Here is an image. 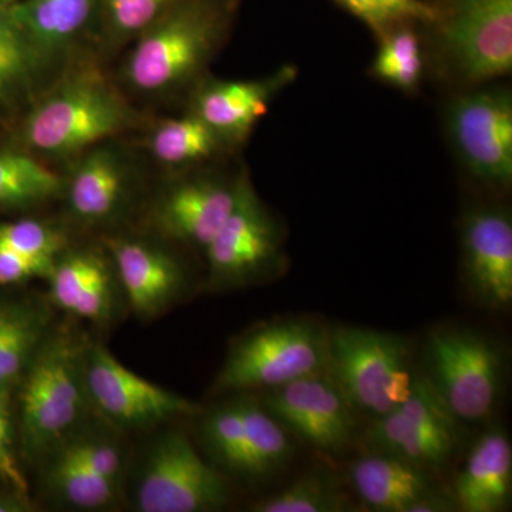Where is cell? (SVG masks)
<instances>
[{
	"label": "cell",
	"instance_id": "6da1fadb",
	"mask_svg": "<svg viewBox=\"0 0 512 512\" xmlns=\"http://www.w3.org/2000/svg\"><path fill=\"white\" fill-rule=\"evenodd\" d=\"M86 343L72 322L53 325L20 380L19 440L32 460L55 453L93 412L84 380Z\"/></svg>",
	"mask_w": 512,
	"mask_h": 512
},
{
	"label": "cell",
	"instance_id": "7a4b0ae2",
	"mask_svg": "<svg viewBox=\"0 0 512 512\" xmlns=\"http://www.w3.org/2000/svg\"><path fill=\"white\" fill-rule=\"evenodd\" d=\"M133 107L97 69L67 74L40 97L22 124L28 150L46 158L82 156L137 123Z\"/></svg>",
	"mask_w": 512,
	"mask_h": 512
},
{
	"label": "cell",
	"instance_id": "3957f363",
	"mask_svg": "<svg viewBox=\"0 0 512 512\" xmlns=\"http://www.w3.org/2000/svg\"><path fill=\"white\" fill-rule=\"evenodd\" d=\"M224 26L218 0H181L134 40L124 67L127 83L150 97L184 89L217 49Z\"/></svg>",
	"mask_w": 512,
	"mask_h": 512
},
{
	"label": "cell",
	"instance_id": "277c9868",
	"mask_svg": "<svg viewBox=\"0 0 512 512\" xmlns=\"http://www.w3.org/2000/svg\"><path fill=\"white\" fill-rule=\"evenodd\" d=\"M329 332L309 318L276 319L239 336L212 392L269 390L328 370Z\"/></svg>",
	"mask_w": 512,
	"mask_h": 512
},
{
	"label": "cell",
	"instance_id": "5b68a950",
	"mask_svg": "<svg viewBox=\"0 0 512 512\" xmlns=\"http://www.w3.org/2000/svg\"><path fill=\"white\" fill-rule=\"evenodd\" d=\"M326 372L357 412L375 417L400 406L416 382L406 339L355 326L330 329Z\"/></svg>",
	"mask_w": 512,
	"mask_h": 512
},
{
	"label": "cell",
	"instance_id": "8992f818",
	"mask_svg": "<svg viewBox=\"0 0 512 512\" xmlns=\"http://www.w3.org/2000/svg\"><path fill=\"white\" fill-rule=\"evenodd\" d=\"M229 495L222 471L181 431H165L151 443L134 483V507L141 512L218 511Z\"/></svg>",
	"mask_w": 512,
	"mask_h": 512
},
{
	"label": "cell",
	"instance_id": "52a82bcc",
	"mask_svg": "<svg viewBox=\"0 0 512 512\" xmlns=\"http://www.w3.org/2000/svg\"><path fill=\"white\" fill-rule=\"evenodd\" d=\"M210 292L264 284L284 268L281 232L248 175H239L234 210L205 249Z\"/></svg>",
	"mask_w": 512,
	"mask_h": 512
},
{
	"label": "cell",
	"instance_id": "ba28073f",
	"mask_svg": "<svg viewBox=\"0 0 512 512\" xmlns=\"http://www.w3.org/2000/svg\"><path fill=\"white\" fill-rule=\"evenodd\" d=\"M434 389L458 421L493 412L503 382V357L493 342L468 329H437L426 346Z\"/></svg>",
	"mask_w": 512,
	"mask_h": 512
},
{
	"label": "cell",
	"instance_id": "9c48e42d",
	"mask_svg": "<svg viewBox=\"0 0 512 512\" xmlns=\"http://www.w3.org/2000/svg\"><path fill=\"white\" fill-rule=\"evenodd\" d=\"M83 365L93 412L117 431H147L202 412L197 403L128 370L101 343L87 339Z\"/></svg>",
	"mask_w": 512,
	"mask_h": 512
},
{
	"label": "cell",
	"instance_id": "30bf717a",
	"mask_svg": "<svg viewBox=\"0 0 512 512\" xmlns=\"http://www.w3.org/2000/svg\"><path fill=\"white\" fill-rule=\"evenodd\" d=\"M363 439L370 451L421 467H440L456 450L458 420L429 377L419 375L410 396L396 409L375 417Z\"/></svg>",
	"mask_w": 512,
	"mask_h": 512
},
{
	"label": "cell",
	"instance_id": "8fae6325",
	"mask_svg": "<svg viewBox=\"0 0 512 512\" xmlns=\"http://www.w3.org/2000/svg\"><path fill=\"white\" fill-rule=\"evenodd\" d=\"M264 392L258 402L266 412L323 453H343L355 441L357 410L328 372L299 377Z\"/></svg>",
	"mask_w": 512,
	"mask_h": 512
},
{
	"label": "cell",
	"instance_id": "7c38bea8",
	"mask_svg": "<svg viewBox=\"0 0 512 512\" xmlns=\"http://www.w3.org/2000/svg\"><path fill=\"white\" fill-rule=\"evenodd\" d=\"M443 39L468 82H485L512 69V0H451Z\"/></svg>",
	"mask_w": 512,
	"mask_h": 512
},
{
	"label": "cell",
	"instance_id": "4fadbf2b",
	"mask_svg": "<svg viewBox=\"0 0 512 512\" xmlns=\"http://www.w3.org/2000/svg\"><path fill=\"white\" fill-rule=\"evenodd\" d=\"M47 301L72 319L110 326L126 306L116 266L107 249H64L49 276Z\"/></svg>",
	"mask_w": 512,
	"mask_h": 512
},
{
	"label": "cell",
	"instance_id": "5bb4252c",
	"mask_svg": "<svg viewBox=\"0 0 512 512\" xmlns=\"http://www.w3.org/2000/svg\"><path fill=\"white\" fill-rule=\"evenodd\" d=\"M103 245L116 266L127 309L138 319L164 315L187 292L184 265L158 242L114 235L104 239Z\"/></svg>",
	"mask_w": 512,
	"mask_h": 512
},
{
	"label": "cell",
	"instance_id": "9a60e30c",
	"mask_svg": "<svg viewBox=\"0 0 512 512\" xmlns=\"http://www.w3.org/2000/svg\"><path fill=\"white\" fill-rule=\"evenodd\" d=\"M451 131L471 173L488 183L512 178V101L505 92L463 97L451 110Z\"/></svg>",
	"mask_w": 512,
	"mask_h": 512
},
{
	"label": "cell",
	"instance_id": "2e32d148",
	"mask_svg": "<svg viewBox=\"0 0 512 512\" xmlns=\"http://www.w3.org/2000/svg\"><path fill=\"white\" fill-rule=\"evenodd\" d=\"M134 192L136 181L126 158L117 148L99 144L79 156L64 178L62 198L80 227L104 228L127 214Z\"/></svg>",
	"mask_w": 512,
	"mask_h": 512
},
{
	"label": "cell",
	"instance_id": "e0dca14e",
	"mask_svg": "<svg viewBox=\"0 0 512 512\" xmlns=\"http://www.w3.org/2000/svg\"><path fill=\"white\" fill-rule=\"evenodd\" d=\"M238 183L201 177L171 185L151 207V228L161 239L205 251L234 210Z\"/></svg>",
	"mask_w": 512,
	"mask_h": 512
},
{
	"label": "cell",
	"instance_id": "ac0fdd59",
	"mask_svg": "<svg viewBox=\"0 0 512 512\" xmlns=\"http://www.w3.org/2000/svg\"><path fill=\"white\" fill-rule=\"evenodd\" d=\"M464 271L478 301L493 311L512 303V224L504 211L483 208L464 222Z\"/></svg>",
	"mask_w": 512,
	"mask_h": 512
},
{
	"label": "cell",
	"instance_id": "d6986e66",
	"mask_svg": "<svg viewBox=\"0 0 512 512\" xmlns=\"http://www.w3.org/2000/svg\"><path fill=\"white\" fill-rule=\"evenodd\" d=\"M292 69L254 82H210L195 96L192 113L220 137L222 143H241L268 111L269 100L291 80Z\"/></svg>",
	"mask_w": 512,
	"mask_h": 512
},
{
	"label": "cell",
	"instance_id": "ffe728a7",
	"mask_svg": "<svg viewBox=\"0 0 512 512\" xmlns=\"http://www.w3.org/2000/svg\"><path fill=\"white\" fill-rule=\"evenodd\" d=\"M99 8L100 0H19L10 5L46 69L96 30Z\"/></svg>",
	"mask_w": 512,
	"mask_h": 512
},
{
	"label": "cell",
	"instance_id": "44dd1931",
	"mask_svg": "<svg viewBox=\"0 0 512 512\" xmlns=\"http://www.w3.org/2000/svg\"><path fill=\"white\" fill-rule=\"evenodd\" d=\"M512 447L503 430H490L478 439L454 484L458 510L500 512L510 505Z\"/></svg>",
	"mask_w": 512,
	"mask_h": 512
},
{
	"label": "cell",
	"instance_id": "7402d4cb",
	"mask_svg": "<svg viewBox=\"0 0 512 512\" xmlns=\"http://www.w3.org/2000/svg\"><path fill=\"white\" fill-rule=\"evenodd\" d=\"M350 478L362 503L379 512H407L423 495L436 490L429 468L376 451L357 458Z\"/></svg>",
	"mask_w": 512,
	"mask_h": 512
},
{
	"label": "cell",
	"instance_id": "603a6c76",
	"mask_svg": "<svg viewBox=\"0 0 512 512\" xmlns=\"http://www.w3.org/2000/svg\"><path fill=\"white\" fill-rule=\"evenodd\" d=\"M53 306L32 298L0 296V393L13 397L52 329Z\"/></svg>",
	"mask_w": 512,
	"mask_h": 512
},
{
	"label": "cell",
	"instance_id": "cb8c5ba5",
	"mask_svg": "<svg viewBox=\"0 0 512 512\" xmlns=\"http://www.w3.org/2000/svg\"><path fill=\"white\" fill-rule=\"evenodd\" d=\"M245 426V477L264 480L288 466L293 443L288 430L258 400L239 397Z\"/></svg>",
	"mask_w": 512,
	"mask_h": 512
},
{
	"label": "cell",
	"instance_id": "d4e9b609",
	"mask_svg": "<svg viewBox=\"0 0 512 512\" xmlns=\"http://www.w3.org/2000/svg\"><path fill=\"white\" fill-rule=\"evenodd\" d=\"M64 177L23 151L0 153V211L30 210L62 197Z\"/></svg>",
	"mask_w": 512,
	"mask_h": 512
},
{
	"label": "cell",
	"instance_id": "484cf974",
	"mask_svg": "<svg viewBox=\"0 0 512 512\" xmlns=\"http://www.w3.org/2000/svg\"><path fill=\"white\" fill-rule=\"evenodd\" d=\"M221 144L220 137L194 113L160 121L147 138L148 150L158 163L173 168L207 160Z\"/></svg>",
	"mask_w": 512,
	"mask_h": 512
},
{
	"label": "cell",
	"instance_id": "4316f807",
	"mask_svg": "<svg viewBox=\"0 0 512 512\" xmlns=\"http://www.w3.org/2000/svg\"><path fill=\"white\" fill-rule=\"evenodd\" d=\"M45 69L10 6L0 5V103H15L32 92Z\"/></svg>",
	"mask_w": 512,
	"mask_h": 512
},
{
	"label": "cell",
	"instance_id": "83f0119b",
	"mask_svg": "<svg viewBox=\"0 0 512 512\" xmlns=\"http://www.w3.org/2000/svg\"><path fill=\"white\" fill-rule=\"evenodd\" d=\"M47 461L46 487L60 503L82 511L106 510L117 503L121 483L60 458Z\"/></svg>",
	"mask_w": 512,
	"mask_h": 512
},
{
	"label": "cell",
	"instance_id": "f1b7e54d",
	"mask_svg": "<svg viewBox=\"0 0 512 512\" xmlns=\"http://www.w3.org/2000/svg\"><path fill=\"white\" fill-rule=\"evenodd\" d=\"M353 507L355 504L333 474L325 470H311L279 493L252 505L251 511L343 512L355 510Z\"/></svg>",
	"mask_w": 512,
	"mask_h": 512
},
{
	"label": "cell",
	"instance_id": "f546056e",
	"mask_svg": "<svg viewBox=\"0 0 512 512\" xmlns=\"http://www.w3.org/2000/svg\"><path fill=\"white\" fill-rule=\"evenodd\" d=\"M198 416L202 444L212 464L220 471L244 478L245 426L239 397Z\"/></svg>",
	"mask_w": 512,
	"mask_h": 512
},
{
	"label": "cell",
	"instance_id": "4dcf8cb0",
	"mask_svg": "<svg viewBox=\"0 0 512 512\" xmlns=\"http://www.w3.org/2000/svg\"><path fill=\"white\" fill-rule=\"evenodd\" d=\"M181 0H100L96 32L109 49L133 43Z\"/></svg>",
	"mask_w": 512,
	"mask_h": 512
},
{
	"label": "cell",
	"instance_id": "1f68e13d",
	"mask_svg": "<svg viewBox=\"0 0 512 512\" xmlns=\"http://www.w3.org/2000/svg\"><path fill=\"white\" fill-rule=\"evenodd\" d=\"M60 458L121 483L126 471L124 448L111 434L84 426L49 457ZM46 458V460H47Z\"/></svg>",
	"mask_w": 512,
	"mask_h": 512
},
{
	"label": "cell",
	"instance_id": "d6a6232c",
	"mask_svg": "<svg viewBox=\"0 0 512 512\" xmlns=\"http://www.w3.org/2000/svg\"><path fill=\"white\" fill-rule=\"evenodd\" d=\"M0 247L33 261L53 265L57 256L69 247V238L55 224L36 218H23L0 222Z\"/></svg>",
	"mask_w": 512,
	"mask_h": 512
},
{
	"label": "cell",
	"instance_id": "836d02e7",
	"mask_svg": "<svg viewBox=\"0 0 512 512\" xmlns=\"http://www.w3.org/2000/svg\"><path fill=\"white\" fill-rule=\"evenodd\" d=\"M383 37L373 72L400 89H413L423 70L419 39L409 29L389 30Z\"/></svg>",
	"mask_w": 512,
	"mask_h": 512
},
{
	"label": "cell",
	"instance_id": "e575fe53",
	"mask_svg": "<svg viewBox=\"0 0 512 512\" xmlns=\"http://www.w3.org/2000/svg\"><path fill=\"white\" fill-rule=\"evenodd\" d=\"M380 35L410 20L433 22L439 13L420 0H338Z\"/></svg>",
	"mask_w": 512,
	"mask_h": 512
},
{
	"label": "cell",
	"instance_id": "d590c367",
	"mask_svg": "<svg viewBox=\"0 0 512 512\" xmlns=\"http://www.w3.org/2000/svg\"><path fill=\"white\" fill-rule=\"evenodd\" d=\"M0 480L10 490L28 495V481L16 457L13 440L12 397L0 393Z\"/></svg>",
	"mask_w": 512,
	"mask_h": 512
},
{
	"label": "cell",
	"instance_id": "8d00e7d4",
	"mask_svg": "<svg viewBox=\"0 0 512 512\" xmlns=\"http://www.w3.org/2000/svg\"><path fill=\"white\" fill-rule=\"evenodd\" d=\"M52 266L0 247V286L25 284L35 278L46 279L52 271Z\"/></svg>",
	"mask_w": 512,
	"mask_h": 512
},
{
	"label": "cell",
	"instance_id": "74e56055",
	"mask_svg": "<svg viewBox=\"0 0 512 512\" xmlns=\"http://www.w3.org/2000/svg\"><path fill=\"white\" fill-rule=\"evenodd\" d=\"M457 510L458 504L454 495L453 497H448L447 494L441 493L436 488V490L423 495L420 500L410 505L407 512H448Z\"/></svg>",
	"mask_w": 512,
	"mask_h": 512
},
{
	"label": "cell",
	"instance_id": "f35d334b",
	"mask_svg": "<svg viewBox=\"0 0 512 512\" xmlns=\"http://www.w3.org/2000/svg\"><path fill=\"white\" fill-rule=\"evenodd\" d=\"M30 505L28 495L12 491V494L0 495V512H22L29 511Z\"/></svg>",
	"mask_w": 512,
	"mask_h": 512
},
{
	"label": "cell",
	"instance_id": "ab89813d",
	"mask_svg": "<svg viewBox=\"0 0 512 512\" xmlns=\"http://www.w3.org/2000/svg\"><path fill=\"white\" fill-rule=\"evenodd\" d=\"M16 2H19V0H0V5L10 6Z\"/></svg>",
	"mask_w": 512,
	"mask_h": 512
}]
</instances>
